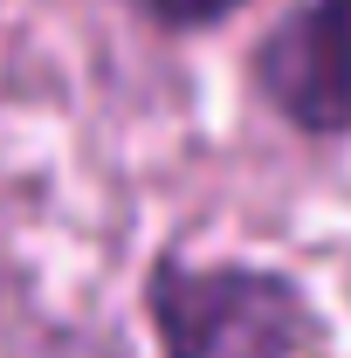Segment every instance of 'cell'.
I'll list each match as a JSON object with an SVG mask.
<instances>
[{
	"label": "cell",
	"mask_w": 351,
	"mask_h": 358,
	"mask_svg": "<svg viewBox=\"0 0 351 358\" xmlns=\"http://www.w3.org/2000/svg\"><path fill=\"white\" fill-rule=\"evenodd\" d=\"M248 83L296 138H351V0H289L248 55Z\"/></svg>",
	"instance_id": "2"
},
{
	"label": "cell",
	"mask_w": 351,
	"mask_h": 358,
	"mask_svg": "<svg viewBox=\"0 0 351 358\" xmlns=\"http://www.w3.org/2000/svg\"><path fill=\"white\" fill-rule=\"evenodd\" d=\"M159 358H331V317L289 268L193 262L166 248L145 268Z\"/></svg>",
	"instance_id": "1"
},
{
	"label": "cell",
	"mask_w": 351,
	"mask_h": 358,
	"mask_svg": "<svg viewBox=\"0 0 351 358\" xmlns=\"http://www.w3.org/2000/svg\"><path fill=\"white\" fill-rule=\"evenodd\" d=\"M131 7L152 28H166V35H207L220 21H234L248 0H131Z\"/></svg>",
	"instance_id": "3"
}]
</instances>
